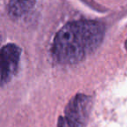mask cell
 I'll list each match as a JSON object with an SVG mask.
<instances>
[{
  "label": "cell",
  "instance_id": "obj_1",
  "mask_svg": "<svg viewBox=\"0 0 127 127\" xmlns=\"http://www.w3.org/2000/svg\"><path fill=\"white\" fill-rule=\"evenodd\" d=\"M104 29L92 20H78L66 24L55 37L53 54L61 64H74L93 52L102 43Z\"/></svg>",
  "mask_w": 127,
  "mask_h": 127
},
{
  "label": "cell",
  "instance_id": "obj_5",
  "mask_svg": "<svg viewBox=\"0 0 127 127\" xmlns=\"http://www.w3.org/2000/svg\"><path fill=\"white\" fill-rule=\"evenodd\" d=\"M125 48H126V50H127V40H126V42H125Z\"/></svg>",
  "mask_w": 127,
  "mask_h": 127
},
{
  "label": "cell",
  "instance_id": "obj_3",
  "mask_svg": "<svg viewBox=\"0 0 127 127\" xmlns=\"http://www.w3.org/2000/svg\"><path fill=\"white\" fill-rule=\"evenodd\" d=\"M21 50L14 44H8L3 46L0 52V68L1 83L4 85L10 81L15 74L19 63Z\"/></svg>",
  "mask_w": 127,
  "mask_h": 127
},
{
  "label": "cell",
  "instance_id": "obj_4",
  "mask_svg": "<svg viewBox=\"0 0 127 127\" xmlns=\"http://www.w3.org/2000/svg\"><path fill=\"white\" fill-rule=\"evenodd\" d=\"M36 0H10L8 12L12 18H18L26 14L35 5Z\"/></svg>",
  "mask_w": 127,
  "mask_h": 127
},
{
  "label": "cell",
  "instance_id": "obj_2",
  "mask_svg": "<svg viewBox=\"0 0 127 127\" xmlns=\"http://www.w3.org/2000/svg\"><path fill=\"white\" fill-rule=\"evenodd\" d=\"M91 105V99L84 94L76 95L68 104L64 118L70 127H81L84 125Z\"/></svg>",
  "mask_w": 127,
  "mask_h": 127
}]
</instances>
